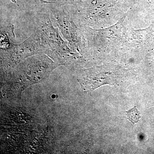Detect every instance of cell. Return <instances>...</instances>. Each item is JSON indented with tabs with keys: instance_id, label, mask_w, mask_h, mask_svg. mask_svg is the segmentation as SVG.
I'll return each instance as SVG.
<instances>
[{
	"instance_id": "obj_1",
	"label": "cell",
	"mask_w": 154,
	"mask_h": 154,
	"mask_svg": "<svg viewBox=\"0 0 154 154\" xmlns=\"http://www.w3.org/2000/svg\"><path fill=\"white\" fill-rule=\"evenodd\" d=\"M34 30L39 36L44 54L59 65H69L76 56L55 28L48 11L37 13Z\"/></svg>"
},
{
	"instance_id": "obj_3",
	"label": "cell",
	"mask_w": 154,
	"mask_h": 154,
	"mask_svg": "<svg viewBox=\"0 0 154 154\" xmlns=\"http://www.w3.org/2000/svg\"><path fill=\"white\" fill-rule=\"evenodd\" d=\"M60 65L45 54H35L14 68L12 79L18 83L36 82L47 78L53 70Z\"/></svg>"
},
{
	"instance_id": "obj_5",
	"label": "cell",
	"mask_w": 154,
	"mask_h": 154,
	"mask_svg": "<svg viewBox=\"0 0 154 154\" xmlns=\"http://www.w3.org/2000/svg\"><path fill=\"white\" fill-rule=\"evenodd\" d=\"M126 114L128 119L132 122L133 125L137 123L141 118L140 112L136 106L130 110L126 111Z\"/></svg>"
},
{
	"instance_id": "obj_6",
	"label": "cell",
	"mask_w": 154,
	"mask_h": 154,
	"mask_svg": "<svg viewBox=\"0 0 154 154\" xmlns=\"http://www.w3.org/2000/svg\"><path fill=\"white\" fill-rule=\"evenodd\" d=\"M81 0H57L56 4L60 6H64L69 5H75Z\"/></svg>"
},
{
	"instance_id": "obj_4",
	"label": "cell",
	"mask_w": 154,
	"mask_h": 154,
	"mask_svg": "<svg viewBox=\"0 0 154 154\" xmlns=\"http://www.w3.org/2000/svg\"><path fill=\"white\" fill-rule=\"evenodd\" d=\"M48 13L53 23L57 26L62 37L73 51H82L85 48L81 30L75 24L73 19L63 6L51 3Z\"/></svg>"
},
{
	"instance_id": "obj_2",
	"label": "cell",
	"mask_w": 154,
	"mask_h": 154,
	"mask_svg": "<svg viewBox=\"0 0 154 154\" xmlns=\"http://www.w3.org/2000/svg\"><path fill=\"white\" fill-rule=\"evenodd\" d=\"M1 66L8 73L29 57L44 54L40 38L34 30L30 37L20 44L11 42L5 30H1Z\"/></svg>"
}]
</instances>
